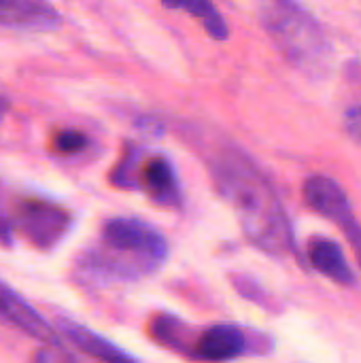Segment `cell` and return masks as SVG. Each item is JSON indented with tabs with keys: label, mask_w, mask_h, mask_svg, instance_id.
<instances>
[{
	"label": "cell",
	"mask_w": 361,
	"mask_h": 363,
	"mask_svg": "<svg viewBox=\"0 0 361 363\" xmlns=\"http://www.w3.org/2000/svg\"><path fill=\"white\" fill-rule=\"evenodd\" d=\"M57 332L64 336L70 345H74L79 351L89 355L91 359L100 363H140L134 359L128 351H123L119 345L111 342L109 338L96 334L94 330L72 321V319H57Z\"/></svg>",
	"instance_id": "cell-8"
},
{
	"label": "cell",
	"mask_w": 361,
	"mask_h": 363,
	"mask_svg": "<svg viewBox=\"0 0 361 363\" xmlns=\"http://www.w3.org/2000/svg\"><path fill=\"white\" fill-rule=\"evenodd\" d=\"M162 4L166 9H179L191 13L213 38L217 40L228 38V23L211 0H162Z\"/></svg>",
	"instance_id": "cell-13"
},
{
	"label": "cell",
	"mask_w": 361,
	"mask_h": 363,
	"mask_svg": "<svg viewBox=\"0 0 361 363\" xmlns=\"http://www.w3.org/2000/svg\"><path fill=\"white\" fill-rule=\"evenodd\" d=\"M260 19L285 60L321 79L332 66V45L319 21L296 0H260Z\"/></svg>",
	"instance_id": "cell-3"
},
{
	"label": "cell",
	"mask_w": 361,
	"mask_h": 363,
	"mask_svg": "<svg viewBox=\"0 0 361 363\" xmlns=\"http://www.w3.org/2000/svg\"><path fill=\"white\" fill-rule=\"evenodd\" d=\"M247 336L238 325L217 323L196 334L191 359L204 363H226L247 353Z\"/></svg>",
	"instance_id": "cell-7"
},
{
	"label": "cell",
	"mask_w": 361,
	"mask_h": 363,
	"mask_svg": "<svg viewBox=\"0 0 361 363\" xmlns=\"http://www.w3.org/2000/svg\"><path fill=\"white\" fill-rule=\"evenodd\" d=\"M19 234L36 249L55 247L70 230V215L45 200H21L15 211Z\"/></svg>",
	"instance_id": "cell-5"
},
{
	"label": "cell",
	"mask_w": 361,
	"mask_h": 363,
	"mask_svg": "<svg viewBox=\"0 0 361 363\" xmlns=\"http://www.w3.org/2000/svg\"><path fill=\"white\" fill-rule=\"evenodd\" d=\"M140 185L151 196V200H155L157 204L172 206V204H179V200H181L177 174H174L172 166L168 164V160H164V157H151L143 164Z\"/></svg>",
	"instance_id": "cell-11"
},
{
	"label": "cell",
	"mask_w": 361,
	"mask_h": 363,
	"mask_svg": "<svg viewBox=\"0 0 361 363\" xmlns=\"http://www.w3.org/2000/svg\"><path fill=\"white\" fill-rule=\"evenodd\" d=\"M211 174L221 198L234 208L245 236L270 255L294 251V236L285 208L255 162L234 149L223 147L211 160Z\"/></svg>",
	"instance_id": "cell-1"
},
{
	"label": "cell",
	"mask_w": 361,
	"mask_h": 363,
	"mask_svg": "<svg viewBox=\"0 0 361 363\" xmlns=\"http://www.w3.org/2000/svg\"><path fill=\"white\" fill-rule=\"evenodd\" d=\"M309 259H311V266L328 277L330 281L334 283H340V285H353L355 283V274L343 253V249L330 240V238H313L309 242Z\"/></svg>",
	"instance_id": "cell-10"
},
{
	"label": "cell",
	"mask_w": 361,
	"mask_h": 363,
	"mask_svg": "<svg viewBox=\"0 0 361 363\" xmlns=\"http://www.w3.org/2000/svg\"><path fill=\"white\" fill-rule=\"evenodd\" d=\"M0 321L21 330L23 334L32 336L34 340H40L47 347H64L60 332L2 281H0Z\"/></svg>",
	"instance_id": "cell-6"
},
{
	"label": "cell",
	"mask_w": 361,
	"mask_h": 363,
	"mask_svg": "<svg viewBox=\"0 0 361 363\" xmlns=\"http://www.w3.org/2000/svg\"><path fill=\"white\" fill-rule=\"evenodd\" d=\"M168 253V240L155 225L134 217H113L102 225L100 245L77 259V274L100 285L138 281L153 274Z\"/></svg>",
	"instance_id": "cell-2"
},
{
	"label": "cell",
	"mask_w": 361,
	"mask_h": 363,
	"mask_svg": "<svg viewBox=\"0 0 361 363\" xmlns=\"http://www.w3.org/2000/svg\"><path fill=\"white\" fill-rule=\"evenodd\" d=\"M85 145H87V138L81 132H74V130H66V132H60L55 136V149L60 153H77Z\"/></svg>",
	"instance_id": "cell-14"
},
{
	"label": "cell",
	"mask_w": 361,
	"mask_h": 363,
	"mask_svg": "<svg viewBox=\"0 0 361 363\" xmlns=\"http://www.w3.org/2000/svg\"><path fill=\"white\" fill-rule=\"evenodd\" d=\"M345 128H347V132H349L351 138H355V140L361 143V104L347 111V115H345Z\"/></svg>",
	"instance_id": "cell-15"
},
{
	"label": "cell",
	"mask_w": 361,
	"mask_h": 363,
	"mask_svg": "<svg viewBox=\"0 0 361 363\" xmlns=\"http://www.w3.org/2000/svg\"><path fill=\"white\" fill-rule=\"evenodd\" d=\"M149 334L157 345L191 359V349H194L196 336L191 334V325H187L181 317L170 315V313L153 315V319L149 323Z\"/></svg>",
	"instance_id": "cell-12"
},
{
	"label": "cell",
	"mask_w": 361,
	"mask_h": 363,
	"mask_svg": "<svg viewBox=\"0 0 361 363\" xmlns=\"http://www.w3.org/2000/svg\"><path fill=\"white\" fill-rule=\"evenodd\" d=\"M304 200L315 213L334 221L345 232L361 264V223L353 215L351 202L343 187L328 177H311L304 183Z\"/></svg>",
	"instance_id": "cell-4"
},
{
	"label": "cell",
	"mask_w": 361,
	"mask_h": 363,
	"mask_svg": "<svg viewBox=\"0 0 361 363\" xmlns=\"http://www.w3.org/2000/svg\"><path fill=\"white\" fill-rule=\"evenodd\" d=\"M0 26L51 30L60 26V13L47 0H0Z\"/></svg>",
	"instance_id": "cell-9"
}]
</instances>
